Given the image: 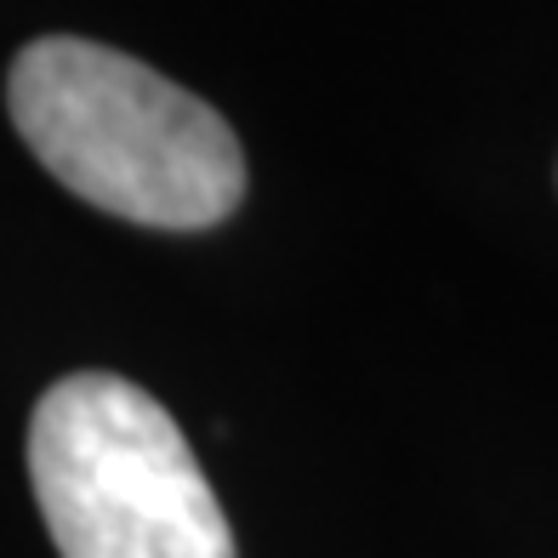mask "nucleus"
Listing matches in <instances>:
<instances>
[{"mask_svg": "<svg viewBox=\"0 0 558 558\" xmlns=\"http://www.w3.org/2000/svg\"><path fill=\"white\" fill-rule=\"evenodd\" d=\"M29 478L63 558H234V530L171 411L109 371L52 383Z\"/></svg>", "mask_w": 558, "mask_h": 558, "instance_id": "2", "label": "nucleus"}, {"mask_svg": "<svg viewBox=\"0 0 558 558\" xmlns=\"http://www.w3.org/2000/svg\"><path fill=\"white\" fill-rule=\"evenodd\" d=\"M7 109L35 160L109 217L189 234L245 199V155L228 120L114 46L29 40L12 58Z\"/></svg>", "mask_w": 558, "mask_h": 558, "instance_id": "1", "label": "nucleus"}]
</instances>
